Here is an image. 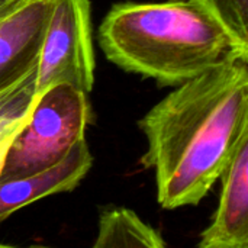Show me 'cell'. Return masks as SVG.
Wrapping results in <instances>:
<instances>
[{
  "label": "cell",
  "mask_w": 248,
  "mask_h": 248,
  "mask_svg": "<svg viewBox=\"0 0 248 248\" xmlns=\"http://www.w3.org/2000/svg\"><path fill=\"white\" fill-rule=\"evenodd\" d=\"M138 126L148 144L141 163L155 173L160 206L198 205L248 135V58L177 86Z\"/></svg>",
  "instance_id": "6da1fadb"
},
{
  "label": "cell",
  "mask_w": 248,
  "mask_h": 248,
  "mask_svg": "<svg viewBox=\"0 0 248 248\" xmlns=\"http://www.w3.org/2000/svg\"><path fill=\"white\" fill-rule=\"evenodd\" d=\"M99 44L110 62L161 87L248 58V46L196 0L116 3L99 26Z\"/></svg>",
  "instance_id": "7a4b0ae2"
},
{
  "label": "cell",
  "mask_w": 248,
  "mask_h": 248,
  "mask_svg": "<svg viewBox=\"0 0 248 248\" xmlns=\"http://www.w3.org/2000/svg\"><path fill=\"white\" fill-rule=\"evenodd\" d=\"M90 121V102L81 90L57 84L41 92L6 153L0 179L29 176L52 167L86 138Z\"/></svg>",
  "instance_id": "3957f363"
},
{
  "label": "cell",
  "mask_w": 248,
  "mask_h": 248,
  "mask_svg": "<svg viewBox=\"0 0 248 248\" xmlns=\"http://www.w3.org/2000/svg\"><path fill=\"white\" fill-rule=\"evenodd\" d=\"M90 0H52L35 78V96L68 84L89 94L94 84Z\"/></svg>",
  "instance_id": "277c9868"
},
{
  "label": "cell",
  "mask_w": 248,
  "mask_h": 248,
  "mask_svg": "<svg viewBox=\"0 0 248 248\" xmlns=\"http://www.w3.org/2000/svg\"><path fill=\"white\" fill-rule=\"evenodd\" d=\"M52 0H26L0 19V92L38 65Z\"/></svg>",
  "instance_id": "5b68a950"
},
{
  "label": "cell",
  "mask_w": 248,
  "mask_h": 248,
  "mask_svg": "<svg viewBox=\"0 0 248 248\" xmlns=\"http://www.w3.org/2000/svg\"><path fill=\"white\" fill-rule=\"evenodd\" d=\"M218 209L198 248H248V135L224 170Z\"/></svg>",
  "instance_id": "8992f818"
},
{
  "label": "cell",
  "mask_w": 248,
  "mask_h": 248,
  "mask_svg": "<svg viewBox=\"0 0 248 248\" xmlns=\"http://www.w3.org/2000/svg\"><path fill=\"white\" fill-rule=\"evenodd\" d=\"M92 164L87 140L81 138L52 167L29 176L0 179V222L39 199L76 189L90 171Z\"/></svg>",
  "instance_id": "52a82bcc"
},
{
  "label": "cell",
  "mask_w": 248,
  "mask_h": 248,
  "mask_svg": "<svg viewBox=\"0 0 248 248\" xmlns=\"http://www.w3.org/2000/svg\"><path fill=\"white\" fill-rule=\"evenodd\" d=\"M90 248H167L161 235L128 208L100 214L97 234Z\"/></svg>",
  "instance_id": "ba28073f"
},
{
  "label": "cell",
  "mask_w": 248,
  "mask_h": 248,
  "mask_svg": "<svg viewBox=\"0 0 248 248\" xmlns=\"http://www.w3.org/2000/svg\"><path fill=\"white\" fill-rule=\"evenodd\" d=\"M36 68L0 92V170L6 153L28 119L35 100Z\"/></svg>",
  "instance_id": "9c48e42d"
},
{
  "label": "cell",
  "mask_w": 248,
  "mask_h": 248,
  "mask_svg": "<svg viewBox=\"0 0 248 248\" xmlns=\"http://www.w3.org/2000/svg\"><path fill=\"white\" fill-rule=\"evenodd\" d=\"M240 44L248 46V0H196Z\"/></svg>",
  "instance_id": "30bf717a"
},
{
  "label": "cell",
  "mask_w": 248,
  "mask_h": 248,
  "mask_svg": "<svg viewBox=\"0 0 248 248\" xmlns=\"http://www.w3.org/2000/svg\"><path fill=\"white\" fill-rule=\"evenodd\" d=\"M25 0H0V9L3 7H9V6H15L19 3H23Z\"/></svg>",
  "instance_id": "8fae6325"
},
{
  "label": "cell",
  "mask_w": 248,
  "mask_h": 248,
  "mask_svg": "<svg viewBox=\"0 0 248 248\" xmlns=\"http://www.w3.org/2000/svg\"><path fill=\"white\" fill-rule=\"evenodd\" d=\"M25 1H26V0H25ZM19 4H22V3H19ZM19 4H15V6H9V7H3V9H0V19H1V17H4L7 13H10L13 9H16Z\"/></svg>",
  "instance_id": "7c38bea8"
},
{
  "label": "cell",
  "mask_w": 248,
  "mask_h": 248,
  "mask_svg": "<svg viewBox=\"0 0 248 248\" xmlns=\"http://www.w3.org/2000/svg\"><path fill=\"white\" fill-rule=\"evenodd\" d=\"M0 248H22V247H13V246H7V244H0ZM28 248H38V246H33V247Z\"/></svg>",
  "instance_id": "4fadbf2b"
},
{
  "label": "cell",
  "mask_w": 248,
  "mask_h": 248,
  "mask_svg": "<svg viewBox=\"0 0 248 248\" xmlns=\"http://www.w3.org/2000/svg\"><path fill=\"white\" fill-rule=\"evenodd\" d=\"M38 248H46V247H39V246H38Z\"/></svg>",
  "instance_id": "5bb4252c"
}]
</instances>
